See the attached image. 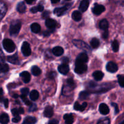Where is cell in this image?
Listing matches in <instances>:
<instances>
[{
    "mask_svg": "<svg viewBox=\"0 0 124 124\" xmlns=\"http://www.w3.org/2000/svg\"><path fill=\"white\" fill-rule=\"evenodd\" d=\"M67 84L69 85H70V87H72L73 89L75 88V87H76V84H75V82H74V81L72 79H69L67 81Z\"/></svg>",
    "mask_w": 124,
    "mask_h": 124,
    "instance_id": "37",
    "label": "cell"
},
{
    "mask_svg": "<svg viewBox=\"0 0 124 124\" xmlns=\"http://www.w3.org/2000/svg\"><path fill=\"white\" fill-rule=\"evenodd\" d=\"M36 109H37V106L35 104H32L30 106L29 109V111L30 112H33V111H36Z\"/></svg>",
    "mask_w": 124,
    "mask_h": 124,
    "instance_id": "39",
    "label": "cell"
},
{
    "mask_svg": "<svg viewBox=\"0 0 124 124\" xmlns=\"http://www.w3.org/2000/svg\"><path fill=\"white\" fill-rule=\"evenodd\" d=\"M102 37L104 39L108 38V30H104V32L102 34Z\"/></svg>",
    "mask_w": 124,
    "mask_h": 124,
    "instance_id": "44",
    "label": "cell"
},
{
    "mask_svg": "<svg viewBox=\"0 0 124 124\" xmlns=\"http://www.w3.org/2000/svg\"><path fill=\"white\" fill-rule=\"evenodd\" d=\"M90 95V93L87 91H84L81 92L79 93V99H86L87 98H88Z\"/></svg>",
    "mask_w": 124,
    "mask_h": 124,
    "instance_id": "32",
    "label": "cell"
},
{
    "mask_svg": "<svg viewBox=\"0 0 124 124\" xmlns=\"http://www.w3.org/2000/svg\"><path fill=\"white\" fill-rule=\"evenodd\" d=\"M31 73H32L34 76H37L41 75V70L38 67L35 65V66H33L32 68H31Z\"/></svg>",
    "mask_w": 124,
    "mask_h": 124,
    "instance_id": "29",
    "label": "cell"
},
{
    "mask_svg": "<svg viewBox=\"0 0 124 124\" xmlns=\"http://www.w3.org/2000/svg\"><path fill=\"white\" fill-rule=\"evenodd\" d=\"M48 124H59V122L56 119H53L49 121Z\"/></svg>",
    "mask_w": 124,
    "mask_h": 124,
    "instance_id": "47",
    "label": "cell"
},
{
    "mask_svg": "<svg viewBox=\"0 0 124 124\" xmlns=\"http://www.w3.org/2000/svg\"><path fill=\"white\" fill-rule=\"evenodd\" d=\"M111 46H112L113 50L115 52H117L119 50V42L117 40H114L112 42L111 44Z\"/></svg>",
    "mask_w": 124,
    "mask_h": 124,
    "instance_id": "31",
    "label": "cell"
},
{
    "mask_svg": "<svg viewBox=\"0 0 124 124\" xmlns=\"http://www.w3.org/2000/svg\"><path fill=\"white\" fill-rule=\"evenodd\" d=\"M0 8H1V19H2L3 17L4 16L6 15V12H7V8L6 5L5 3H4L2 1H1V4H0Z\"/></svg>",
    "mask_w": 124,
    "mask_h": 124,
    "instance_id": "25",
    "label": "cell"
},
{
    "mask_svg": "<svg viewBox=\"0 0 124 124\" xmlns=\"http://www.w3.org/2000/svg\"><path fill=\"white\" fill-rule=\"evenodd\" d=\"M60 0H51V2H52L53 4H56L57 2H58Z\"/></svg>",
    "mask_w": 124,
    "mask_h": 124,
    "instance_id": "53",
    "label": "cell"
},
{
    "mask_svg": "<svg viewBox=\"0 0 124 124\" xmlns=\"http://www.w3.org/2000/svg\"><path fill=\"white\" fill-rule=\"evenodd\" d=\"M37 121L35 117H32V116H27L24 119L23 121V124H35Z\"/></svg>",
    "mask_w": 124,
    "mask_h": 124,
    "instance_id": "20",
    "label": "cell"
},
{
    "mask_svg": "<svg viewBox=\"0 0 124 124\" xmlns=\"http://www.w3.org/2000/svg\"><path fill=\"white\" fill-rule=\"evenodd\" d=\"M21 27V23L19 20L13 21L10 26V34L12 36H16L18 34L20 31Z\"/></svg>",
    "mask_w": 124,
    "mask_h": 124,
    "instance_id": "1",
    "label": "cell"
},
{
    "mask_svg": "<svg viewBox=\"0 0 124 124\" xmlns=\"http://www.w3.org/2000/svg\"><path fill=\"white\" fill-rule=\"evenodd\" d=\"M64 119L66 124H72L74 122V117L72 114H66L64 116Z\"/></svg>",
    "mask_w": 124,
    "mask_h": 124,
    "instance_id": "21",
    "label": "cell"
},
{
    "mask_svg": "<svg viewBox=\"0 0 124 124\" xmlns=\"http://www.w3.org/2000/svg\"><path fill=\"white\" fill-rule=\"evenodd\" d=\"M104 73L101 71H99V70L95 71L93 73V78L97 81H101V80L103 78H104Z\"/></svg>",
    "mask_w": 124,
    "mask_h": 124,
    "instance_id": "19",
    "label": "cell"
},
{
    "mask_svg": "<svg viewBox=\"0 0 124 124\" xmlns=\"http://www.w3.org/2000/svg\"><path fill=\"white\" fill-rule=\"evenodd\" d=\"M71 17H72L73 19L75 21H79L82 18V14L79 11L75 10L72 13Z\"/></svg>",
    "mask_w": 124,
    "mask_h": 124,
    "instance_id": "22",
    "label": "cell"
},
{
    "mask_svg": "<svg viewBox=\"0 0 124 124\" xmlns=\"http://www.w3.org/2000/svg\"><path fill=\"white\" fill-rule=\"evenodd\" d=\"M62 61L64 62V64H67V63L69 62V59H68V58H67V57H65V58H62Z\"/></svg>",
    "mask_w": 124,
    "mask_h": 124,
    "instance_id": "50",
    "label": "cell"
},
{
    "mask_svg": "<svg viewBox=\"0 0 124 124\" xmlns=\"http://www.w3.org/2000/svg\"><path fill=\"white\" fill-rule=\"evenodd\" d=\"M12 115H13L14 116H19V111H18V109L13 108L12 110Z\"/></svg>",
    "mask_w": 124,
    "mask_h": 124,
    "instance_id": "43",
    "label": "cell"
},
{
    "mask_svg": "<svg viewBox=\"0 0 124 124\" xmlns=\"http://www.w3.org/2000/svg\"><path fill=\"white\" fill-rule=\"evenodd\" d=\"M52 53L56 56H60L64 53V49L60 46H56L53 48Z\"/></svg>",
    "mask_w": 124,
    "mask_h": 124,
    "instance_id": "17",
    "label": "cell"
},
{
    "mask_svg": "<svg viewBox=\"0 0 124 124\" xmlns=\"http://www.w3.org/2000/svg\"><path fill=\"white\" fill-rule=\"evenodd\" d=\"M13 98H18V94H15V95H13Z\"/></svg>",
    "mask_w": 124,
    "mask_h": 124,
    "instance_id": "54",
    "label": "cell"
},
{
    "mask_svg": "<svg viewBox=\"0 0 124 124\" xmlns=\"http://www.w3.org/2000/svg\"><path fill=\"white\" fill-rule=\"evenodd\" d=\"M99 28L103 30H107L108 28V22L106 19H104L102 21H101L100 23H99Z\"/></svg>",
    "mask_w": 124,
    "mask_h": 124,
    "instance_id": "23",
    "label": "cell"
},
{
    "mask_svg": "<svg viewBox=\"0 0 124 124\" xmlns=\"http://www.w3.org/2000/svg\"><path fill=\"white\" fill-rule=\"evenodd\" d=\"M30 98L32 101H36L39 98V93L36 90H33L30 93Z\"/></svg>",
    "mask_w": 124,
    "mask_h": 124,
    "instance_id": "28",
    "label": "cell"
},
{
    "mask_svg": "<svg viewBox=\"0 0 124 124\" xmlns=\"http://www.w3.org/2000/svg\"><path fill=\"white\" fill-rule=\"evenodd\" d=\"M111 105L115 108V114H117L119 112V107H118V105L117 104H116V103H111Z\"/></svg>",
    "mask_w": 124,
    "mask_h": 124,
    "instance_id": "41",
    "label": "cell"
},
{
    "mask_svg": "<svg viewBox=\"0 0 124 124\" xmlns=\"http://www.w3.org/2000/svg\"><path fill=\"white\" fill-rule=\"evenodd\" d=\"M18 111H19V114H23L24 113V108L22 107H19V108H18Z\"/></svg>",
    "mask_w": 124,
    "mask_h": 124,
    "instance_id": "51",
    "label": "cell"
},
{
    "mask_svg": "<svg viewBox=\"0 0 124 124\" xmlns=\"http://www.w3.org/2000/svg\"><path fill=\"white\" fill-rule=\"evenodd\" d=\"M21 52L25 56H30L31 54V48H30V46L26 41L23 42V45H22Z\"/></svg>",
    "mask_w": 124,
    "mask_h": 124,
    "instance_id": "4",
    "label": "cell"
},
{
    "mask_svg": "<svg viewBox=\"0 0 124 124\" xmlns=\"http://www.w3.org/2000/svg\"><path fill=\"white\" fill-rule=\"evenodd\" d=\"M16 9L18 12L21 13H23L26 10V6L24 2H20L18 4L16 7Z\"/></svg>",
    "mask_w": 124,
    "mask_h": 124,
    "instance_id": "24",
    "label": "cell"
},
{
    "mask_svg": "<svg viewBox=\"0 0 124 124\" xmlns=\"http://www.w3.org/2000/svg\"><path fill=\"white\" fill-rule=\"evenodd\" d=\"M21 98L22 99V100L23 101V102H24V103L25 104V105H27V106H29L30 107V105H31V102L30 101H29V99H27V96L26 95H23V94H22L21 96Z\"/></svg>",
    "mask_w": 124,
    "mask_h": 124,
    "instance_id": "35",
    "label": "cell"
},
{
    "mask_svg": "<svg viewBox=\"0 0 124 124\" xmlns=\"http://www.w3.org/2000/svg\"><path fill=\"white\" fill-rule=\"evenodd\" d=\"M53 115V108L50 105L46 107L45 108L44 111V115L46 117H51Z\"/></svg>",
    "mask_w": 124,
    "mask_h": 124,
    "instance_id": "15",
    "label": "cell"
},
{
    "mask_svg": "<svg viewBox=\"0 0 124 124\" xmlns=\"http://www.w3.org/2000/svg\"><path fill=\"white\" fill-rule=\"evenodd\" d=\"M58 69L59 72L61 74H63V75H67L70 70L69 65H67V64H61L58 67Z\"/></svg>",
    "mask_w": 124,
    "mask_h": 124,
    "instance_id": "10",
    "label": "cell"
},
{
    "mask_svg": "<svg viewBox=\"0 0 124 124\" xmlns=\"http://www.w3.org/2000/svg\"><path fill=\"white\" fill-rule=\"evenodd\" d=\"M90 44L92 46V47L94 48H98V47L100 45V42H99V39L96 38H94L92 39L90 41Z\"/></svg>",
    "mask_w": 124,
    "mask_h": 124,
    "instance_id": "30",
    "label": "cell"
},
{
    "mask_svg": "<svg viewBox=\"0 0 124 124\" xmlns=\"http://www.w3.org/2000/svg\"><path fill=\"white\" fill-rule=\"evenodd\" d=\"M97 124H110V120L109 118H104L98 121Z\"/></svg>",
    "mask_w": 124,
    "mask_h": 124,
    "instance_id": "36",
    "label": "cell"
},
{
    "mask_svg": "<svg viewBox=\"0 0 124 124\" xmlns=\"http://www.w3.org/2000/svg\"><path fill=\"white\" fill-rule=\"evenodd\" d=\"M88 61V55L85 53H81L76 58V64H85Z\"/></svg>",
    "mask_w": 124,
    "mask_h": 124,
    "instance_id": "5",
    "label": "cell"
},
{
    "mask_svg": "<svg viewBox=\"0 0 124 124\" xmlns=\"http://www.w3.org/2000/svg\"><path fill=\"white\" fill-rule=\"evenodd\" d=\"M30 11H31V12H32L33 13H36V12H38V10L37 6H36V7H32V8H31V9H30Z\"/></svg>",
    "mask_w": 124,
    "mask_h": 124,
    "instance_id": "48",
    "label": "cell"
},
{
    "mask_svg": "<svg viewBox=\"0 0 124 124\" xmlns=\"http://www.w3.org/2000/svg\"><path fill=\"white\" fill-rule=\"evenodd\" d=\"M37 8H38V12H42L44 10V7L41 5H39V6H37Z\"/></svg>",
    "mask_w": 124,
    "mask_h": 124,
    "instance_id": "49",
    "label": "cell"
},
{
    "mask_svg": "<svg viewBox=\"0 0 124 124\" xmlns=\"http://www.w3.org/2000/svg\"><path fill=\"white\" fill-rule=\"evenodd\" d=\"M73 43L78 48H80L81 50L86 51V52H91L92 48L88 46L87 44H86L84 41H81V40L74 39L73 40Z\"/></svg>",
    "mask_w": 124,
    "mask_h": 124,
    "instance_id": "3",
    "label": "cell"
},
{
    "mask_svg": "<svg viewBox=\"0 0 124 124\" xmlns=\"http://www.w3.org/2000/svg\"><path fill=\"white\" fill-rule=\"evenodd\" d=\"M57 74L55 71H52L47 74V77L50 79H54L56 76Z\"/></svg>",
    "mask_w": 124,
    "mask_h": 124,
    "instance_id": "38",
    "label": "cell"
},
{
    "mask_svg": "<svg viewBox=\"0 0 124 124\" xmlns=\"http://www.w3.org/2000/svg\"><path fill=\"white\" fill-rule=\"evenodd\" d=\"M56 21L53 19H50V18H47L46 21V25L48 29H53L56 25Z\"/></svg>",
    "mask_w": 124,
    "mask_h": 124,
    "instance_id": "18",
    "label": "cell"
},
{
    "mask_svg": "<svg viewBox=\"0 0 124 124\" xmlns=\"http://www.w3.org/2000/svg\"><path fill=\"white\" fill-rule=\"evenodd\" d=\"M25 1L29 4H32L35 1V0H25Z\"/></svg>",
    "mask_w": 124,
    "mask_h": 124,
    "instance_id": "52",
    "label": "cell"
},
{
    "mask_svg": "<svg viewBox=\"0 0 124 124\" xmlns=\"http://www.w3.org/2000/svg\"><path fill=\"white\" fill-rule=\"evenodd\" d=\"M21 92L22 94L27 96L29 93V89L28 88H23L21 90Z\"/></svg>",
    "mask_w": 124,
    "mask_h": 124,
    "instance_id": "40",
    "label": "cell"
},
{
    "mask_svg": "<svg viewBox=\"0 0 124 124\" xmlns=\"http://www.w3.org/2000/svg\"><path fill=\"white\" fill-rule=\"evenodd\" d=\"M105 10V7L104 6H102V5L98 4H95L94 6L93 7V9H92V12H93V13L95 15H99L102 13H103Z\"/></svg>",
    "mask_w": 124,
    "mask_h": 124,
    "instance_id": "6",
    "label": "cell"
},
{
    "mask_svg": "<svg viewBox=\"0 0 124 124\" xmlns=\"http://www.w3.org/2000/svg\"><path fill=\"white\" fill-rule=\"evenodd\" d=\"M87 106V102H84L83 104L80 105L79 103L78 102H76L74 105V108L75 110H77V111H83L85 109V108Z\"/></svg>",
    "mask_w": 124,
    "mask_h": 124,
    "instance_id": "16",
    "label": "cell"
},
{
    "mask_svg": "<svg viewBox=\"0 0 124 124\" xmlns=\"http://www.w3.org/2000/svg\"><path fill=\"white\" fill-rule=\"evenodd\" d=\"M20 76L22 78L23 81H24V83H29L30 81V79H31V77H30V75L28 71H23L22 73H20Z\"/></svg>",
    "mask_w": 124,
    "mask_h": 124,
    "instance_id": "14",
    "label": "cell"
},
{
    "mask_svg": "<svg viewBox=\"0 0 124 124\" xmlns=\"http://www.w3.org/2000/svg\"><path fill=\"white\" fill-rule=\"evenodd\" d=\"M2 46L4 48L8 53H12L16 48L15 44L14 42L10 39H5L2 42Z\"/></svg>",
    "mask_w": 124,
    "mask_h": 124,
    "instance_id": "2",
    "label": "cell"
},
{
    "mask_svg": "<svg viewBox=\"0 0 124 124\" xmlns=\"http://www.w3.org/2000/svg\"><path fill=\"white\" fill-rule=\"evenodd\" d=\"M87 70V65L85 64H76L75 71L78 74H82Z\"/></svg>",
    "mask_w": 124,
    "mask_h": 124,
    "instance_id": "7",
    "label": "cell"
},
{
    "mask_svg": "<svg viewBox=\"0 0 124 124\" xmlns=\"http://www.w3.org/2000/svg\"><path fill=\"white\" fill-rule=\"evenodd\" d=\"M117 79L120 86L124 88V75H119L117 76Z\"/></svg>",
    "mask_w": 124,
    "mask_h": 124,
    "instance_id": "34",
    "label": "cell"
},
{
    "mask_svg": "<svg viewBox=\"0 0 124 124\" xmlns=\"http://www.w3.org/2000/svg\"><path fill=\"white\" fill-rule=\"evenodd\" d=\"M50 15V12L48 11H45L42 15V16L43 18H47Z\"/></svg>",
    "mask_w": 124,
    "mask_h": 124,
    "instance_id": "45",
    "label": "cell"
},
{
    "mask_svg": "<svg viewBox=\"0 0 124 124\" xmlns=\"http://www.w3.org/2000/svg\"><path fill=\"white\" fill-rule=\"evenodd\" d=\"M99 111L103 115H107L110 112V109H109L108 107L107 104L102 103V104H100L99 107Z\"/></svg>",
    "mask_w": 124,
    "mask_h": 124,
    "instance_id": "11",
    "label": "cell"
},
{
    "mask_svg": "<svg viewBox=\"0 0 124 124\" xmlns=\"http://www.w3.org/2000/svg\"><path fill=\"white\" fill-rule=\"evenodd\" d=\"M7 61L10 63L15 65H18L19 64V61L18 59V56L17 53L13 54L12 56H9L7 57Z\"/></svg>",
    "mask_w": 124,
    "mask_h": 124,
    "instance_id": "12",
    "label": "cell"
},
{
    "mask_svg": "<svg viewBox=\"0 0 124 124\" xmlns=\"http://www.w3.org/2000/svg\"><path fill=\"white\" fill-rule=\"evenodd\" d=\"M89 0H82L81 2V4L79 5L80 11L82 12H84L88 9V6H89Z\"/></svg>",
    "mask_w": 124,
    "mask_h": 124,
    "instance_id": "13",
    "label": "cell"
},
{
    "mask_svg": "<svg viewBox=\"0 0 124 124\" xmlns=\"http://www.w3.org/2000/svg\"><path fill=\"white\" fill-rule=\"evenodd\" d=\"M20 121L21 117L19 116H15V117H13V118L12 119V122H13V123H18V122H19Z\"/></svg>",
    "mask_w": 124,
    "mask_h": 124,
    "instance_id": "42",
    "label": "cell"
},
{
    "mask_svg": "<svg viewBox=\"0 0 124 124\" xmlns=\"http://www.w3.org/2000/svg\"><path fill=\"white\" fill-rule=\"evenodd\" d=\"M30 28H31V30L32 31V32L35 33H38L41 30V26L38 23H33L30 26Z\"/></svg>",
    "mask_w": 124,
    "mask_h": 124,
    "instance_id": "26",
    "label": "cell"
},
{
    "mask_svg": "<svg viewBox=\"0 0 124 124\" xmlns=\"http://www.w3.org/2000/svg\"><path fill=\"white\" fill-rule=\"evenodd\" d=\"M124 124V120L123 121H122V122H121V123H120V124Z\"/></svg>",
    "mask_w": 124,
    "mask_h": 124,
    "instance_id": "55",
    "label": "cell"
},
{
    "mask_svg": "<svg viewBox=\"0 0 124 124\" xmlns=\"http://www.w3.org/2000/svg\"><path fill=\"white\" fill-rule=\"evenodd\" d=\"M9 70V67H8V65L7 64H5V63L1 62V71L2 73H6Z\"/></svg>",
    "mask_w": 124,
    "mask_h": 124,
    "instance_id": "33",
    "label": "cell"
},
{
    "mask_svg": "<svg viewBox=\"0 0 124 124\" xmlns=\"http://www.w3.org/2000/svg\"><path fill=\"white\" fill-rule=\"evenodd\" d=\"M4 103V107L6 108H8V101L7 99H4L3 101H2Z\"/></svg>",
    "mask_w": 124,
    "mask_h": 124,
    "instance_id": "46",
    "label": "cell"
},
{
    "mask_svg": "<svg viewBox=\"0 0 124 124\" xmlns=\"http://www.w3.org/2000/svg\"><path fill=\"white\" fill-rule=\"evenodd\" d=\"M67 1H70V0H67Z\"/></svg>",
    "mask_w": 124,
    "mask_h": 124,
    "instance_id": "56",
    "label": "cell"
},
{
    "mask_svg": "<svg viewBox=\"0 0 124 124\" xmlns=\"http://www.w3.org/2000/svg\"><path fill=\"white\" fill-rule=\"evenodd\" d=\"M106 69L108 72L115 73L118 70V67L116 63L113 62H108L106 65Z\"/></svg>",
    "mask_w": 124,
    "mask_h": 124,
    "instance_id": "8",
    "label": "cell"
},
{
    "mask_svg": "<svg viewBox=\"0 0 124 124\" xmlns=\"http://www.w3.org/2000/svg\"><path fill=\"white\" fill-rule=\"evenodd\" d=\"M0 122L1 124H7L9 122V117L6 113H2L0 117Z\"/></svg>",
    "mask_w": 124,
    "mask_h": 124,
    "instance_id": "27",
    "label": "cell"
},
{
    "mask_svg": "<svg viewBox=\"0 0 124 124\" xmlns=\"http://www.w3.org/2000/svg\"><path fill=\"white\" fill-rule=\"evenodd\" d=\"M69 9V6H65L64 7H58V8H56L54 10V13L56 15L58 16H60L63 15L64 14H65V12H67V10Z\"/></svg>",
    "mask_w": 124,
    "mask_h": 124,
    "instance_id": "9",
    "label": "cell"
}]
</instances>
